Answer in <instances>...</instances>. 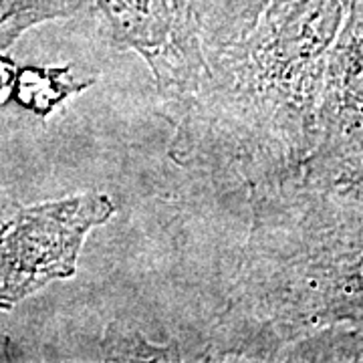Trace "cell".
I'll return each instance as SVG.
<instances>
[{
    "label": "cell",
    "mask_w": 363,
    "mask_h": 363,
    "mask_svg": "<svg viewBox=\"0 0 363 363\" xmlns=\"http://www.w3.org/2000/svg\"><path fill=\"white\" fill-rule=\"evenodd\" d=\"M250 226L218 317V359L357 362L363 345V164L307 160L248 192Z\"/></svg>",
    "instance_id": "obj_1"
},
{
    "label": "cell",
    "mask_w": 363,
    "mask_h": 363,
    "mask_svg": "<svg viewBox=\"0 0 363 363\" xmlns=\"http://www.w3.org/2000/svg\"><path fill=\"white\" fill-rule=\"evenodd\" d=\"M351 6L267 0L248 30L208 52L169 157L220 192H250L295 174L317 147L327 67Z\"/></svg>",
    "instance_id": "obj_2"
},
{
    "label": "cell",
    "mask_w": 363,
    "mask_h": 363,
    "mask_svg": "<svg viewBox=\"0 0 363 363\" xmlns=\"http://www.w3.org/2000/svg\"><path fill=\"white\" fill-rule=\"evenodd\" d=\"M113 214L116 202L101 192L21 204L0 250V309L11 311L55 281L71 279L89 233Z\"/></svg>",
    "instance_id": "obj_3"
},
{
    "label": "cell",
    "mask_w": 363,
    "mask_h": 363,
    "mask_svg": "<svg viewBox=\"0 0 363 363\" xmlns=\"http://www.w3.org/2000/svg\"><path fill=\"white\" fill-rule=\"evenodd\" d=\"M95 2L111 28L113 45L142 57L154 75L160 97L182 113L206 75L194 0Z\"/></svg>",
    "instance_id": "obj_4"
},
{
    "label": "cell",
    "mask_w": 363,
    "mask_h": 363,
    "mask_svg": "<svg viewBox=\"0 0 363 363\" xmlns=\"http://www.w3.org/2000/svg\"><path fill=\"white\" fill-rule=\"evenodd\" d=\"M309 157L363 164V0H353L331 51L319 111V140Z\"/></svg>",
    "instance_id": "obj_5"
},
{
    "label": "cell",
    "mask_w": 363,
    "mask_h": 363,
    "mask_svg": "<svg viewBox=\"0 0 363 363\" xmlns=\"http://www.w3.org/2000/svg\"><path fill=\"white\" fill-rule=\"evenodd\" d=\"M71 71H73V63L61 67H18L13 101L35 116H51L57 105L63 104L71 95L87 91L97 83L95 77L75 79Z\"/></svg>",
    "instance_id": "obj_6"
},
{
    "label": "cell",
    "mask_w": 363,
    "mask_h": 363,
    "mask_svg": "<svg viewBox=\"0 0 363 363\" xmlns=\"http://www.w3.org/2000/svg\"><path fill=\"white\" fill-rule=\"evenodd\" d=\"M267 0H194L204 52L236 39L257 21Z\"/></svg>",
    "instance_id": "obj_7"
},
{
    "label": "cell",
    "mask_w": 363,
    "mask_h": 363,
    "mask_svg": "<svg viewBox=\"0 0 363 363\" xmlns=\"http://www.w3.org/2000/svg\"><path fill=\"white\" fill-rule=\"evenodd\" d=\"M85 0H0V52L33 26L71 18L83 9Z\"/></svg>",
    "instance_id": "obj_8"
},
{
    "label": "cell",
    "mask_w": 363,
    "mask_h": 363,
    "mask_svg": "<svg viewBox=\"0 0 363 363\" xmlns=\"http://www.w3.org/2000/svg\"><path fill=\"white\" fill-rule=\"evenodd\" d=\"M16 73H18V65L14 63L11 57L0 52V105H4L6 101L13 99Z\"/></svg>",
    "instance_id": "obj_9"
},
{
    "label": "cell",
    "mask_w": 363,
    "mask_h": 363,
    "mask_svg": "<svg viewBox=\"0 0 363 363\" xmlns=\"http://www.w3.org/2000/svg\"><path fill=\"white\" fill-rule=\"evenodd\" d=\"M18 206H21L18 200H14L9 192L0 190V250H2V242H4V234L9 230Z\"/></svg>",
    "instance_id": "obj_10"
},
{
    "label": "cell",
    "mask_w": 363,
    "mask_h": 363,
    "mask_svg": "<svg viewBox=\"0 0 363 363\" xmlns=\"http://www.w3.org/2000/svg\"><path fill=\"white\" fill-rule=\"evenodd\" d=\"M14 343L6 335H0V362H14L18 355Z\"/></svg>",
    "instance_id": "obj_11"
}]
</instances>
